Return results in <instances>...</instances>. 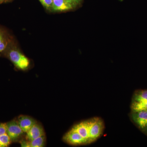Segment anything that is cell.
I'll return each mask as SVG.
<instances>
[{"label": "cell", "mask_w": 147, "mask_h": 147, "mask_svg": "<svg viewBox=\"0 0 147 147\" xmlns=\"http://www.w3.org/2000/svg\"><path fill=\"white\" fill-rule=\"evenodd\" d=\"M42 5L47 9H52L53 0H39Z\"/></svg>", "instance_id": "5bb4252c"}, {"label": "cell", "mask_w": 147, "mask_h": 147, "mask_svg": "<svg viewBox=\"0 0 147 147\" xmlns=\"http://www.w3.org/2000/svg\"><path fill=\"white\" fill-rule=\"evenodd\" d=\"M10 137L7 133L0 135V144L2 147H7L11 143Z\"/></svg>", "instance_id": "4fadbf2b"}, {"label": "cell", "mask_w": 147, "mask_h": 147, "mask_svg": "<svg viewBox=\"0 0 147 147\" xmlns=\"http://www.w3.org/2000/svg\"><path fill=\"white\" fill-rule=\"evenodd\" d=\"M147 101V90H138L134 92L131 102H142Z\"/></svg>", "instance_id": "8fae6325"}, {"label": "cell", "mask_w": 147, "mask_h": 147, "mask_svg": "<svg viewBox=\"0 0 147 147\" xmlns=\"http://www.w3.org/2000/svg\"><path fill=\"white\" fill-rule=\"evenodd\" d=\"M0 1H3V0H0Z\"/></svg>", "instance_id": "d6986e66"}, {"label": "cell", "mask_w": 147, "mask_h": 147, "mask_svg": "<svg viewBox=\"0 0 147 147\" xmlns=\"http://www.w3.org/2000/svg\"><path fill=\"white\" fill-rule=\"evenodd\" d=\"M7 123H0V135L6 133Z\"/></svg>", "instance_id": "2e32d148"}, {"label": "cell", "mask_w": 147, "mask_h": 147, "mask_svg": "<svg viewBox=\"0 0 147 147\" xmlns=\"http://www.w3.org/2000/svg\"><path fill=\"white\" fill-rule=\"evenodd\" d=\"M45 143V137L44 135H43L28 142L23 141L21 142V146L26 147H42L44 146Z\"/></svg>", "instance_id": "30bf717a"}, {"label": "cell", "mask_w": 147, "mask_h": 147, "mask_svg": "<svg viewBox=\"0 0 147 147\" xmlns=\"http://www.w3.org/2000/svg\"><path fill=\"white\" fill-rule=\"evenodd\" d=\"M6 133L10 137L11 140L15 141L17 140L24 132L19 126L18 121L13 120L7 123Z\"/></svg>", "instance_id": "5b68a950"}, {"label": "cell", "mask_w": 147, "mask_h": 147, "mask_svg": "<svg viewBox=\"0 0 147 147\" xmlns=\"http://www.w3.org/2000/svg\"><path fill=\"white\" fill-rule=\"evenodd\" d=\"M0 147H2L1 145V144H0Z\"/></svg>", "instance_id": "ac0fdd59"}, {"label": "cell", "mask_w": 147, "mask_h": 147, "mask_svg": "<svg viewBox=\"0 0 147 147\" xmlns=\"http://www.w3.org/2000/svg\"><path fill=\"white\" fill-rule=\"evenodd\" d=\"M26 133L27 139L30 141L44 135V131L41 126L36 123Z\"/></svg>", "instance_id": "9c48e42d"}, {"label": "cell", "mask_w": 147, "mask_h": 147, "mask_svg": "<svg viewBox=\"0 0 147 147\" xmlns=\"http://www.w3.org/2000/svg\"><path fill=\"white\" fill-rule=\"evenodd\" d=\"M18 123L19 126L25 133H27L32 127L36 123L33 119L26 116H21L18 117Z\"/></svg>", "instance_id": "52a82bcc"}, {"label": "cell", "mask_w": 147, "mask_h": 147, "mask_svg": "<svg viewBox=\"0 0 147 147\" xmlns=\"http://www.w3.org/2000/svg\"><path fill=\"white\" fill-rule=\"evenodd\" d=\"M9 57L11 61L18 68L25 70L28 67L30 63L29 60L19 51L11 50L9 53Z\"/></svg>", "instance_id": "277c9868"}, {"label": "cell", "mask_w": 147, "mask_h": 147, "mask_svg": "<svg viewBox=\"0 0 147 147\" xmlns=\"http://www.w3.org/2000/svg\"><path fill=\"white\" fill-rule=\"evenodd\" d=\"M69 2L71 3L74 5H75L79 3L80 2L82 1V0H67Z\"/></svg>", "instance_id": "e0dca14e"}, {"label": "cell", "mask_w": 147, "mask_h": 147, "mask_svg": "<svg viewBox=\"0 0 147 147\" xmlns=\"http://www.w3.org/2000/svg\"><path fill=\"white\" fill-rule=\"evenodd\" d=\"M105 125L102 119L99 117H94L90 119L89 134L88 143V144L96 141L101 136Z\"/></svg>", "instance_id": "6da1fadb"}, {"label": "cell", "mask_w": 147, "mask_h": 147, "mask_svg": "<svg viewBox=\"0 0 147 147\" xmlns=\"http://www.w3.org/2000/svg\"><path fill=\"white\" fill-rule=\"evenodd\" d=\"M64 141L73 146L88 144V141L84 139L80 134L73 128L66 133L63 137Z\"/></svg>", "instance_id": "3957f363"}, {"label": "cell", "mask_w": 147, "mask_h": 147, "mask_svg": "<svg viewBox=\"0 0 147 147\" xmlns=\"http://www.w3.org/2000/svg\"><path fill=\"white\" fill-rule=\"evenodd\" d=\"M6 47V43L5 41L3 35L0 33V53L3 51Z\"/></svg>", "instance_id": "9a60e30c"}, {"label": "cell", "mask_w": 147, "mask_h": 147, "mask_svg": "<svg viewBox=\"0 0 147 147\" xmlns=\"http://www.w3.org/2000/svg\"><path fill=\"white\" fill-rule=\"evenodd\" d=\"M90 119L88 120L81 122L73 127L74 129L77 131L84 139L88 141L89 134V129Z\"/></svg>", "instance_id": "8992f818"}, {"label": "cell", "mask_w": 147, "mask_h": 147, "mask_svg": "<svg viewBox=\"0 0 147 147\" xmlns=\"http://www.w3.org/2000/svg\"><path fill=\"white\" fill-rule=\"evenodd\" d=\"M130 117L140 130L143 132H147V110L131 111Z\"/></svg>", "instance_id": "7a4b0ae2"}, {"label": "cell", "mask_w": 147, "mask_h": 147, "mask_svg": "<svg viewBox=\"0 0 147 147\" xmlns=\"http://www.w3.org/2000/svg\"><path fill=\"white\" fill-rule=\"evenodd\" d=\"M74 5L67 0H53L52 9L55 11L70 10Z\"/></svg>", "instance_id": "ba28073f"}, {"label": "cell", "mask_w": 147, "mask_h": 147, "mask_svg": "<svg viewBox=\"0 0 147 147\" xmlns=\"http://www.w3.org/2000/svg\"><path fill=\"white\" fill-rule=\"evenodd\" d=\"M131 111H138L140 110H147V101L142 102H131Z\"/></svg>", "instance_id": "7c38bea8"}, {"label": "cell", "mask_w": 147, "mask_h": 147, "mask_svg": "<svg viewBox=\"0 0 147 147\" xmlns=\"http://www.w3.org/2000/svg\"><path fill=\"white\" fill-rule=\"evenodd\" d=\"M146 133H147V132H146Z\"/></svg>", "instance_id": "ffe728a7"}]
</instances>
